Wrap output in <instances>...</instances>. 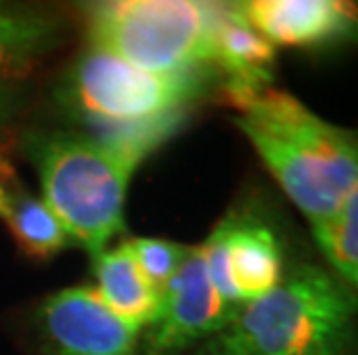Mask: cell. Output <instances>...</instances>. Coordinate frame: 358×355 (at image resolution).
I'll use <instances>...</instances> for the list:
<instances>
[{
  "instance_id": "16",
  "label": "cell",
  "mask_w": 358,
  "mask_h": 355,
  "mask_svg": "<svg viewBox=\"0 0 358 355\" xmlns=\"http://www.w3.org/2000/svg\"><path fill=\"white\" fill-rule=\"evenodd\" d=\"M26 104V93L21 83H0V139L10 132L14 120Z\"/></svg>"
},
{
  "instance_id": "3",
  "label": "cell",
  "mask_w": 358,
  "mask_h": 355,
  "mask_svg": "<svg viewBox=\"0 0 358 355\" xmlns=\"http://www.w3.org/2000/svg\"><path fill=\"white\" fill-rule=\"evenodd\" d=\"M192 355H358V296L329 270L301 266Z\"/></svg>"
},
{
  "instance_id": "6",
  "label": "cell",
  "mask_w": 358,
  "mask_h": 355,
  "mask_svg": "<svg viewBox=\"0 0 358 355\" xmlns=\"http://www.w3.org/2000/svg\"><path fill=\"white\" fill-rule=\"evenodd\" d=\"M199 247L213 286L231 305L264 298L285 279L278 236L250 215H227Z\"/></svg>"
},
{
  "instance_id": "2",
  "label": "cell",
  "mask_w": 358,
  "mask_h": 355,
  "mask_svg": "<svg viewBox=\"0 0 358 355\" xmlns=\"http://www.w3.org/2000/svg\"><path fill=\"white\" fill-rule=\"evenodd\" d=\"M236 127L310 224L331 217L358 183V134L273 86L224 90Z\"/></svg>"
},
{
  "instance_id": "13",
  "label": "cell",
  "mask_w": 358,
  "mask_h": 355,
  "mask_svg": "<svg viewBox=\"0 0 358 355\" xmlns=\"http://www.w3.org/2000/svg\"><path fill=\"white\" fill-rule=\"evenodd\" d=\"M56 14L0 5V83H21L63 40Z\"/></svg>"
},
{
  "instance_id": "14",
  "label": "cell",
  "mask_w": 358,
  "mask_h": 355,
  "mask_svg": "<svg viewBox=\"0 0 358 355\" xmlns=\"http://www.w3.org/2000/svg\"><path fill=\"white\" fill-rule=\"evenodd\" d=\"M312 233L335 277L358 293V183L331 217L312 224Z\"/></svg>"
},
{
  "instance_id": "1",
  "label": "cell",
  "mask_w": 358,
  "mask_h": 355,
  "mask_svg": "<svg viewBox=\"0 0 358 355\" xmlns=\"http://www.w3.org/2000/svg\"><path fill=\"white\" fill-rule=\"evenodd\" d=\"M208 83V70L148 72L86 44L60 81L56 100L81 134L116 146L141 164L180 130Z\"/></svg>"
},
{
  "instance_id": "7",
  "label": "cell",
  "mask_w": 358,
  "mask_h": 355,
  "mask_svg": "<svg viewBox=\"0 0 358 355\" xmlns=\"http://www.w3.org/2000/svg\"><path fill=\"white\" fill-rule=\"evenodd\" d=\"M238 305L220 296L206 268L201 247L192 252L159 300L155 321L146 328L141 355H180L196 349L229 323Z\"/></svg>"
},
{
  "instance_id": "15",
  "label": "cell",
  "mask_w": 358,
  "mask_h": 355,
  "mask_svg": "<svg viewBox=\"0 0 358 355\" xmlns=\"http://www.w3.org/2000/svg\"><path fill=\"white\" fill-rule=\"evenodd\" d=\"M125 245L129 254L134 256L143 279L157 293L159 300H162L166 289H169L173 277L178 275V270L182 268L189 252H192V247L162 238H132L125 240Z\"/></svg>"
},
{
  "instance_id": "4",
  "label": "cell",
  "mask_w": 358,
  "mask_h": 355,
  "mask_svg": "<svg viewBox=\"0 0 358 355\" xmlns=\"http://www.w3.org/2000/svg\"><path fill=\"white\" fill-rule=\"evenodd\" d=\"M21 148L40 178L42 201L72 245L102 254L125 231L127 187L139 162L74 130L28 132Z\"/></svg>"
},
{
  "instance_id": "9",
  "label": "cell",
  "mask_w": 358,
  "mask_h": 355,
  "mask_svg": "<svg viewBox=\"0 0 358 355\" xmlns=\"http://www.w3.org/2000/svg\"><path fill=\"white\" fill-rule=\"evenodd\" d=\"M243 19L273 47L319 49L358 37V7L338 0H250Z\"/></svg>"
},
{
  "instance_id": "12",
  "label": "cell",
  "mask_w": 358,
  "mask_h": 355,
  "mask_svg": "<svg viewBox=\"0 0 358 355\" xmlns=\"http://www.w3.org/2000/svg\"><path fill=\"white\" fill-rule=\"evenodd\" d=\"M95 293L116 319L139 335L159 312V298L143 279L125 243L93 256Z\"/></svg>"
},
{
  "instance_id": "10",
  "label": "cell",
  "mask_w": 358,
  "mask_h": 355,
  "mask_svg": "<svg viewBox=\"0 0 358 355\" xmlns=\"http://www.w3.org/2000/svg\"><path fill=\"white\" fill-rule=\"evenodd\" d=\"M0 222L30 259L49 261L72 240L40 196L21 180L10 153L0 146Z\"/></svg>"
},
{
  "instance_id": "5",
  "label": "cell",
  "mask_w": 358,
  "mask_h": 355,
  "mask_svg": "<svg viewBox=\"0 0 358 355\" xmlns=\"http://www.w3.org/2000/svg\"><path fill=\"white\" fill-rule=\"evenodd\" d=\"M88 44L148 72L178 74L213 67L215 3L111 0L83 5Z\"/></svg>"
},
{
  "instance_id": "11",
  "label": "cell",
  "mask_w": 358,
  "mask_h": 355,
  "mask_svg": "<svg viewBox=\"0 0 358 355\" xmlns=\"http://www.w3.org/2000/svg\"><path fill=\"white\" fill-rule=\"evenodd\" d=\"M275 47L243 19L236 3L215 5L213 67L224 77V90L266 88L273 81Z\"/></svg>"
},
{
  "instance_id": "8",
  "label": "cell",
  "mask_w": 358,
  "mask_h": 355,
  "mask_svg": "<svg viewBox=\"0 0 358 355\" xmlns=\"http://www.w3.org/2000/svg\"><path fill=\"white\" fill-rule=\"evenodd\" d=\"M44 355H136V332L102 305L97 293L72 286L42 302L37 316Z\"/></svg>"
}]
</instances>
